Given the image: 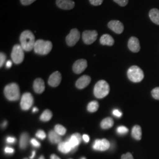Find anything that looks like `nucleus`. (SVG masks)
I'll return each mask as SVG.
<instances>
[{
    "mask_svg": "<svg viewBox=\"0 0 159 159\" xmlns=\"http://www.w3.org/2000/svg\"><path fill=\"white\" fill-rule=\"evenodd\" d=\"M20 43L23 50L25 51H31L34 49L35 43L34 35L31 31L25 30L20 35Z\"/></svg>",
    "mask_w": 159,
    "mask_h": 159,
    "instance_id": "nucleus-1",
    "label": "nucleus"
},
{
    "mask_svg": "<svg viewBox=\"0 0 159 159\" xmlns=\"http://www.w3.org/2000/svg\"><path fill=\"white\" fill-rule=\"evenodd\" d=\"M52 44L50 41L38 40L35 41L34 45V52L40 55L48 54L52 50Z\"/></svg>",
    "mask_w": 159,
    "mask_h": 159,
    "instance_id": "nucleus-2",
    "label": "nucleus"
},
{
    "mask_svg": "<svg viewBox=\"0 0 159 159\" xmlns=\"http://www.w3.org/2000/svg\"><path fill=\"white\" fill-rule=\"evenodd\" d=\"M4 94L10 101H17L20 97V91L16 83H11L6 85L4 89Z\"/></svg>",
    "mask_w": 159,
    "mask_h": 159,
    "instance_id": "nucleus-3",
    "label": "nucleus"
},
{
    "mask_svg": "<svg viewBox=\"0 0 159 159\" xmlns=\"http://www.w3.org/2000/svg\"><path fill=\"white\" fill-rule=\"evenodd\" d=\"M110 92V86L105 80L98 81L94 88V94L98 98L107 96Z\"/></svg>",
    "mask_w": 159,
    "mask_h": 159,
    "instance_id": "nucleus-4",
    "label": "nucleus"
},
{
    "mask_svg": "<svg viewBox=\"0 0 159 159\" xmlns=\"http://www.w3.org/2000/svg\"><path fill=\"white\" fill-rule=\"evenodd\" d=\"M129 79L134 83H139L144 79V75L142 70L137 66H133L127 71Z\"/></svg>",
    "mask_w": 159,
    "mask_h": 159,
    "instance_id": "nucleus-5",
    "label": "nucleus"
},
{
    "mask_svg": "<svg viewBox=\"0 0 159 159\" xmlns=\"http://www.w3.org/2000/svg\"><path fill=\"white\" fill-rule=\"evenodd\" d=\"M24 51L21 45L16 44L14 46L11 52L12 60L14 63L19 64L23 62L24 58Z\"/></svg>",
    "mask_w": 159,
    "mask_h": 159,
    "instance_id": "nucleus-6",
    "label": "nucleus"
},
{
    "mask_svg": "<svg viewBox=\"0 0 159 159\" xmlns=\"http://www.w3.org/2000/svg\"><path fill=\"white\" fill-rule=\"evenodd\" d=\"M34 102V98L33 97L30 93H24L21 97L20 106L23 110H28Z\"/></svg>",
    "mask_w": 159,
    "mask_h": 159,
    "instance_id": "nucleus-7",
    "label": "nucleus"
},
{
    "mask_svg": "<svg viewBox=\"0 0 159 159\" xmlns=\"http://www.w3.org/2000/svg\"><path fill=\"white\" fill-rule=\"evenodd\" d=\"M80 37L79 31L77 29H72L70 34L66 37V43L70 47H73L78 42Z\"/></svg>",
    "mask_w": 159,
    "mask_h": 159,
    "instance_id": "nucleus-8",
    "label": "nucleus"
},
{
    "mask_svg": "<svg viewBox=\"0 0 159 159\" xmlns=\"http://www.w3.org/2000/svg\"><path fill=\"white\" fill-rule=\"evenodd\" d=\"M97 35L96 30H86L83 33V40L86 44H91L97 40Z\"/></svg>",
    "mask_w": 159,
    "mask_h": 159,
    "instance_id": "nucleus-9",
    "label": "nucleus"
},
{
    "mask_svg": "<svg viewBox=\"0 0 159 159\" xmlns=\"http://www.w3.org/2000/svg\"><path fill=\"white\" fill-rule=\"evenodd\" d=\"M110 147V143L107 139H103L102 140L97 139L95 140L93 145V148L95 150L98 151H106Z\"/></svg>",
    "mask_w": 159,
    "mask_h": 159,
    "instance_id": "nucleus-10",
    "label": "nucleus"
},
{
    "mask_svg": "<svg viewBox=\"0 0 159 159\" xmlns=\"http://www.w3.org/2000/svg\"><path fill=\"white\" fill-rule=\"evenodd\" d=\"M87 67V62L84 59L77 60L73 64V70L75 74H81Z\"/></svg>",
    "mask_w": 159,
    "mask_h": 159,
    "instance_id": "nucleus-11",
    "label": "nucleus"
},
{
    "mask_svg": "<svg viewBox=\"0 0 159 159\" xmlns=\"http://www.w3.org/2000/svg\"><path fill=\"white\" fill-rule=\"evenodd\" d=\"M108 28L116 34H121L124 31L123 23L118 20H112L108 23Z\"/></svg>",
    "mask_w": 159,
    "mask_h": 159,
    "instance_id": "nucleus-12",
    "label": "nucleus"
},
{
    "mask_svg": "<svg viewBox=\"0 0 159 159\" xmlns=\"http://www.w3.org/2000/svg\"><path fill=\"white\" fill-rule=\"evenodd\" d=\"M61 81V74L59 71H55L51 74L48 79V84L51 87H57L59 85Z\"/></svg>",
    "mask_w": 159,
    "mask_h": 159,
    "instance_id": "nucleus-13",
    "label": "nucleus"
},
{
    "mask_svg": "<svg viewBox=\"0 0 159 159\" xmlns=\"http://www.w3.org/2000/svg\"><path fill=\"white\" fill-rule=\"evenodd\" d=\"M128 47L131 51L138 52L140 50V45L139 39L135 37H131L128 42Z\"/></svg>",
    "mask_w": 159,
    "mask_h": 159,
    "instance_id": "nucleus-14",
    "label": "nucleus"
},
{
    "mask_svg": "<svg viewBox=\"0 0 159 159\" xmlns=\"http://www.w3.org/2000/svg\"><path fill=\"white\" fill-rule=\"evenodd\" d=\"M56 4L60 8L66 10H71L75 6V3L72 0H56Z\"/></svg>",
    "mask_w": 159,
    "mask_h": 159,
    "instance_id": "nucleus-15",
    "label": "nucleus"
},
{
    "mask_svg": "<svg viewBox=\"0 0 159 159\" xmlns=\"http://www.w3.org/2000/svg\"><path fill=\"white\" fill-rule=\"evenodd\" d=\"M91 81V77L89 75H84L81 76L76 81V87L79 89H83L86 87L90 84Z\"/></svg>",
    "mask_w": 159,
    "mask_h": 159,
    "instance_id": "nucleus-16",
    "label": "nucleus"
},
{
    "mask_svg": "<svg viewBox=\"0 0 159 159\" xmlns=\"http://www.w3.org/2000/svg\"><path fill=\"white\" fill-rule=\"evenodd\" d=\"M82 138H83V137H81V136L78 133H74L70 137V139L67 141L70 144L73 150L75 148H76L79 145L80 143L81 142Z\"/></svg>",
    "mask_w": 159,
    "mask_h": 159,
    "instance_id": "nucleus-17",
    "label": "nucleus"
},
{
    "mask_svg": "<svg viewBox=\"0 0 159 159\" xmlns=\"http://www.w3.org/2000/svg\"><path fill=\"white\" fill-rule=\"evenodd\" d=\"M34 91L38 94H41L45 90V84L43 80L41 79H37L35 80L33 84Z\"/></svg>",
    "mask_w": 159,
    "mask_h": 159,
    "instance_id": "nucleus-18",
    "label": "nucleus"
},
{
    "mask_svg": "<svg viewBox=\"0 0 159 159\" xmlns=\"http://www.w3.org/2000/svg\"><path fill=\"white\" fill-rule=\"evenodd\" d=\"M101 44L103 46H113L114 43L113 38L109 34H106L102 35L100 39Z\"/></svg>",
    "mask_w": 159,
    "mask_h": 159,
    "instance_id": "nucleus-19",
    "label": "nucleus"
},
{
    "mask_svg": "<svg viewBox=\"0 0 159 159\" xmlns=\"http://www.w3.org/2000/svg\"><path fill=\"white\" fill-rule=\"evenodd\" d=\"M58 149L63 153H68L71 151H73V148L71 146L70 144L68 141L60 143L58 144Z\"/></svg>",
    "mask_w": 159,
    "mask_h": 159,
    "instance_id": "nucleus-20",
    "label": "nucleus"
},
{
    "mask_svg": "<svg viewBox=\"0 0 159 159\" xmlns=\"http://www.w3.org/2000/svg\"><path fill=\"white\" fill-rule=\"evenodd\" d=\"M131 136L137 140H140L142 136V128L140 125H134L131 130Z\"/></svg>",
    "mask_w": 159,
    "mask_h": 159,
    "instance_id": "nucleus-21",
    "label": "nucleus"
},
{
    "mask_svg": "<svg viewBox=\"0 0 159 159\" xmlns=\"http://www.w3.org/2000/svg\"><path fill=\"white\" fill-rule=\"evenodd\" d=\"M149 17L153 23L159 25V10L158 9H152L149 12Z\"/></svg>",
    "mask_w": 159,
    "mask_h": 159,
    "instance_id": "nucleus-22",
    "label": "nucleus"
},
{
    "mask_svg": "<svg viewBox=\"0 0 159 159\" xmlns=\"http://www.w3.org/2000/svg\"><path fill=\"white\" fill-rule=\"evenodd\" d=\"M48 138L51 143L54 144H59L61 141V138L60 137V135H59L55 131L51 130L49 132Z\"/></svg>",
    "mask_w": 159,
    "mask_h": 159,
    "instance_id": "nucleus-23",
    "label": "nucleus"
},
{
    "mask_svg": "<svg viewBox=\"0 0 159 159\" xmlns=\"http://www.w3.org/2000/svg\"><path fill=\"white\" fill-rule=\"evenodd\" d=\"M114 125V120L111 117H107L102 120L101 122V127L102 129H108Z\"/></svg>",
    "mask_w": 159,
    "mask_h": 159,
    "instance_id": "nucleus-24",
    "label": "nucleus"
},
{
    "mask_svg": "<svg viewBox=\"0 0 159 159\" xmlns=\"http://www.w3.org/2000/svg\"><path fill=\"white\" fill-rule=\"evenodd\" d=\"M29 136L28 133H24L20 137V147L21 149H25L27 147L29 143Z\"/></svg>",
    "mask_w": 159,
    "mask_h": 159,
    "instance_id": "nucleus-25",
    "label": "nucleus"
},
{
    "mask_svg": "<svg viewBox=\"0 0 159 159\" xmlns=\"http://www.w3.org/2000/svg\"><path fill=\"white\" fill-rule=\"evenodd\" d=\"M52 114L50 110H46L40 116V120L43 121H48L51 120Z\"/></svg>",
    "mask_w": 159,
    "mask_h": 159,
    "instance_id": "nucleus-26",
    "label": "nucleus"
},
{
    "mask_svg": "<svg viewBox=\"0 0 159 159\" xmlns=\"http://www.w3.org/2000/svg\"><path fill=\"white\" fill-rule=\"evenodd\" d=\"M98 107H99L98 102L96 101H93L88 104L87 110L89 112L94 113V112H96L97 111Z\"/></svg>",
    "mask_w": 159,
    "mask_h": 159,
    "instance_id": "nucleus-27",
    "label": "nucleus"
},
{
    "mask_svg": "<svg viewBox=\"0 0 159 159\" xmlns=\"http://www.w3.org/2000/svg\"><path fill=\"white\" fill-rule=\"evenodd\" d=\"M54 131L57 133L60 136H63L66 134V129L60 125H57L54 127Z\"/></svg>",
    "mask_w": 159,
    "mask_h": 159,
    "instance_id": "nucleus-28",
    "label": "nucleus"
},
{
    "mask_svg": "<svg viewBox=\"0 0 159 159\" xmlns=\"http://www.w3.org/2000/svg\"><path fill=\"white\" fill-rule=\"evenodd\" d=\"M129 131V129L125 126H120L117 129V132L120 134H125Z\"/></svg>",
    "mask_w": 159,
    "mask_h": 159,
    "instance_id": "nucleus-29",
    "label": "nucleus"
},
{
    "mask_svg": "<svg viewBox=\"0 0 159 159\" xmlns=\"http://www.w3.org/2000/svg\"><path fill=\"white\" fill-rule=\"evenodd\" d=\"M152 95L154 98L159 100V87L154 89L152 91Z\"/></svg>",
    "mask_w": 159,
    "mask_h": 159,
    "instance_id": "nucleus-30",
    "label": "nucleus"
},
{
    "mask_svg": "<svg viewBox=\"0 0 159 159\" xmlns=\"http://www.w3.org/2000/svg\"><path fill=\"white\" fill-rule=\"evenodd\" d=\"M36 137H38V138L40 139L44 140V139H46V133L43 130H39L37 132V133H36Z\"/></svg>",
    "mask_w": 159,
    "mask_h": 159,
    "instance_id": "nucleus-31",
    "label": "nucleus"
},
{
    "mask_svg": "<svg viewBox=\"0 0 159 159\" xmlns=\"http://www.w3.org/2000/svg\"><path fill=\"white\" fill-rule=\"evenodd\" d=\"M115 2L118 4L119 6L121 7H125L127 5L129 0H113Z\"/></svg>",
    "mask_w": 159,
    "mask_h": 159,
    "instance_id": "nucleus-32",
    "label": "nucleus"
},
{
    "mask_svg": "<svg viewBox=\"0 0 159 159\" xmlns=\"http://www.w3.org/2000/svg\"><path fill=\"white\" fill-rule=\"evenodd\" d=\"M6 60V54L3 52H1L0 54V67H2L3 64L5 63Z\"/></svg>",
    "mask_w": 159,
    "mask_h": 159,
    "instance_id": "nucleus-33",
    "label": "nucleus"
},
{
    "mask_svg": "<svg viewBox=\"0 0 159 159\" xmlns=\"http://www.w3.org/2000/svg\"><path fill=\"white\" fill-rule=\"evenodd\" d=\"M90 2L93 6H100L103 2V0H89Z\"/></svg>",
    "mask_w": 159,
    "mask_h": 159,
    "instance_id": "nucleus-34",
    "label": "nucleus"
},
{
    "mask_svg": "<svg viewBox=\"0 0 159 159\" xmlns=\"http://www.w3.org/2000/svg\"><path fill=\"white\" fill-rule=\"evenodd\" d=\"M36 0H20L21 3L24 6H29L33 3Z\"/></svg>",
    "mask_w": 159,
    "mask_h": 159,
    "instance_id": "nucleus-35",
    "label": "nucleus"
},
{
    "mask_svg": "<svg viewBox=\"0 0 159 159\" xmlns=\"http://www.w3.org/2000/svg\"><path fill=\"white\" fill-rule=\"evenodd\" d=\"M31 143L33 146H34V147H36V148H39L41 146L40 143L35 139H32L31 140Z\"/></svg>",
    "mask_w": 159,
    "mask_h": 159,
    "instance_id": "nucleus-36",
    "label": "nucleus"
},
{
    "mask_svg": "<svg viewBox=\"0 0 159 159\" xmlns=\"http://www.w3.org/2000/svg\"><path fill=\"white\" fill-rule=\"evenodd\" d=\"M121 159H134L132 154L130 153H127L125 154H123L121 156Z\"/></svg>",
    "mask_w": 159,
    "mask_h": 159,
    "instance_id": "nucleus-37",
    "label": "nucleus"
},
{
    "mask_svg": "<svg viewBox=\"0 0 159 159\" xmlns=\"http://www.w3.org/2000/svg\"><path fill=\"white\" fill-rule=\"evenodd\" d=\"M113 114L114 116H115L116 117H120L122 116L121 112L119 110H117V109H114V110L113 111Z\"/></svg>",
    "mask_w": 159,
    "mask_h": 159,
    "instance_id": "nucleus-38",
    "label": "nucleus"
},
{
    "mask_svg": "<svg viewBox=\"0 0 159 159\" xmlns=\"http://www.w3.org/2000/svg\"><path fill=\"white\" fill-rule=\"evenodd\" d=\"M16 139L14 137H8L7 139V142L8 143H11V144H13L16 142Z\"/></svg>",
    "mask_w": 159,
    "mask_h": 159,
    "instance_id": "nucleus-39",
    "label": "nucleus"
},
{
    "mask_svg": "<svg viewBox=\"0 0 159 159\" xmlns=\"http://www.w3.org/2000/svg\"><path fill=\"white\" fill-rule=\"evenodd\" d=\"M5 153L7 154H12L14 152V150L12 148L6 147L4 149Z\"/></svg>",
    "mask_w": 159,
    "mask_h": 159,
    "instance_id": "nucleus-40",
    "label": "nucleus"
},
{
    "mask_svg": "<svg viewBox=\"0 0 159 159\" xmlns=\"http://www.w3.org/2000/svg\"><path fill=\"white\" fill-rule=\"evenodd\" d=\"M83 139L84 140V142H85L86 143H88L89 142V140H90V138H89V136H88V135H87V134H84L83 136Z\"/></svg>",
    "mask_w": 159,
    "mask_h": 159,
    "instance_id": "nucleus-41",
    "label": "nucleus"
},
{
    "mask_svg": "<svg viewBox=\"0 0 159 159\" xmlns=\"http://www.w3.org/2000/svg\"><path fill=\"white\" fill-rule=\"evenodd\" d=\"M12 63L11 61H10V60L7 61V63H6V67H7V68H10L12 66Z\"/></svg>",
    "mask_w": 159,
    "mask_h": 159,
    "instance_id": "nucleus-42",
    "label": "nucleus"
},
{
    "mask_svg": "<svg viewBox=\"0 0 159 159\" xmlns=\"http://www.w3.org/2000/svg\"><path fill=\"white\" fill-rule=\"evenodd\" d=\"M50 158H51V159H60L56 154H52Z\"/></svg>",
    "mask_w": 159,
    "mask_h": 159,
    "instance_id": "nucleus-43",
    "label": "nucleus"
},
{
    "mask_svg": "<svg viewBox=\"0 0 159 159\" xmlns=\"http://www.w3.org/2000/svg\"><path fill=\"white\" fill-rule=\"evenodd\" d=\"M35 151H33V153H32V155H31V156L30 157V159H33L34 157V156H35Z\"/></svg>",
    "mask_w": 159,
    "mask_h": 159,
    "instance_id": "nucleus-44",
    "label": "nucleus"
},
{
    "mask_svg": "<svg viewBox=\"0 0 159 159\" xmlns=\"http://www.w3.org/2000/svg\"><path fill=\"white\" fill-rule=\"evenodd\" d=\"M7 121H5L2 123V127H5L7 126Z\"/></svg>",
    "mask_w": 159,
    "mask_h": 159,
    "instance_id": "nucleus-45",
    "label": "nucleus"
},
{
    "mask_svg": "<svg viewBox=\"0 0 159 159\" xmlns=\"http://www.w3.org/2000/svg\"><path fill=\"white\" fill-rule=\"evenodd\" d=\"M39 110V109L37 108H36V107H34V108H33V112H35V111H37Z\"/></svg>",
    "mask_w": 159,
    "mask_h": 159,
    "instance_id": "nucleus-46",
    "label": "nucleus"
},
{
    "mask_svg": "<svg viewBox=\"0 0 159 159\" xmlns=\"http://www.w3.org/2000/svg\"><path fill=\"white\" fill-rule=\"evenodd\" d=\"M39 159H44V156H41V157H40V158Z\"/></svg>",
    "mask_w": 159,
    "mask_h": 159,
    "instance_id": "nucleus-47",
    "label": "nucleus"
},
{
    "mask_svg": "<svg viewBox=\"0 0 159 159\" xmlns=\"http://www.w3.org/2000/svg\"><path fill=\"white\" fill-rule=\"evenodd\" d=\"M81 159H85V158H84V157H83V158H81Z\"/></svg>",
    "mask_w": 159,
    "mask_h": 159,
    "instance_id": "nucleus-48",
    "label": "nucleus"
},
{
    "mask_svg": "<svg viewBox=\"0 0 159 159\" xmlns=\"http://www.w3.org/2000/svg\"></svg>",
    "mask_w": 159,
    "mask_h": 159,
    "instance_id": "nucleus-49",
    "label": "nucleus"
}]
</instances>
